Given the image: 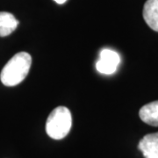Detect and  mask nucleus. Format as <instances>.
I'll list each match as a JSON object with an SVG mask.
<instances>
[{"label": "nucleus", "instance_id": "obj_1", "mask_svg": "<svg viewBox=\"0 0 158 158\" xmlns=\"http://www.w3.org/2000/svg\"><path fill=\"white\" fill-rule=\"evenodd\" d=\"M32 64V57L27 52L17 53L3 68L0 79L6 86H15L20 84L28 75Z\"/></svg>", "mask_w": 158, "mask_h": 158}, {"label": "nucleus", "instance_id": "obj_2", "mask_svg": "<svg viewBox=\"0 0 158 158\" xmlns=\"http://www.w3.org/2000/svg\"><path fill=\"white\" fill-rule=\"evenodd\" d=\"M71 125L72 118L70 111L65 106H58L48 117L46 132L52 139L61 140L69 133Z\"/></svg>", "mask_w": 158, "mask_h": 158}, {"label": "nucleus", "instance_id": "obj_3", "mask_svg": "<svg viewBox=\"0 0 158 158\" xmlns=\"http://www.w3.org/2000/svg\"><path fill=\"white\" fill-rule=\"evenodd\" d=\"M120 56L117 52L105 48L99 54V60L96 63L97 70L101 74L112 75L118 69Z\"/></svg>", "mask_w": 158, "mask_h": 158}, {"label": "nucleus", "instance_id": "obj_4", "mask_svg": "<svg viewBox=\"0 0 158 158\" xmlns=\"http://www.w3.org/2000/svg\"><path fill=\"white\" fill-rule=\"evenodd\" d=\"M138 148L145 158H158V133L144 136Z\"/></svg>", "mask_w": 158, "mask_h": 158}, {"label": "nucleus", "instance_id": "obj_5", "mask_svg": "<svg viewBox=\"0 0 158 158\" xmlns=\"http://www.w3.org/2000/svg\"><path fill=\"white\" fill-rule=\"evenodd\" d=\"M143 18L150 28L158 32V0H148L145 3Z\"/></svg>", "mask_w": 158, "mask_h": 158}, {"label": "nucleus", "instance_id": "obj_6", "mask_svg": "<svg viewBox=\"0 0 158 158\" xmlns=\"http://www.w3.org/2000/svg\"><path fill=\"white\" fill-rule=\"evenodd\" d=\"M139 115L143 122L153 127H158V100L142 106L140 109Z\"/></svg>", "mask_w": 158, "mask_h": 158}, {"label": "nucleus", "instance_id": "obj_7", "mask_svg": "<svg viewBox=\"0 0 158 158\" xmlns=\"http://www.w3.org/2000/svg\"><path fill=\"white\" fill-rule=\"evenodd\" d=\"M19 21L10 12L0 11V37L8 36L17 28Z\"/></svg>", "mask_w": 158, "mask_h": 158}, {"label": "nucleus", "instance_id": "obj_8", "mask_svg": "<svg viewBox=\"0 0 158 158\" xmlns=\"http://www.w3.org/2000/svg\"><path fill=\"white\" fill-rule=\"evenodd\" d=\"M56 3H57V4H59V5H62V4H64L67 0H54Z\"/></svg>", "mask_w": 158, "mask_h": 158}]
</instances>
